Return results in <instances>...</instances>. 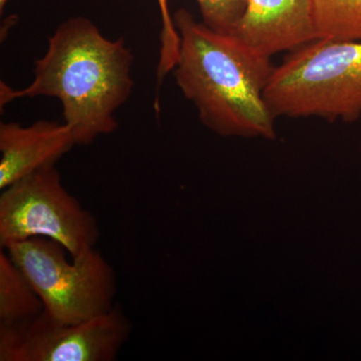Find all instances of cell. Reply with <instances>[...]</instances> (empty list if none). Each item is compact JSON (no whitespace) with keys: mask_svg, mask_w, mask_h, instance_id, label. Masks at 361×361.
I'll list each match as a JSON object with an SVG mask.
<instances>
[{"mask_svg":"<svg viewBox=\"0 0 361 361\" xmlns=\"http://www.w3.org/2000/svg\"><path fill=\"white\" fill-rule=\"evenodd\" d=\"M173 20L180 37L176 82L202 123L223 137L274 139L275 116L264 99L275 68L270 56L197 21L187 9Z\"/></svg>","mask_w":361,"mask_h":361,"instance_id":"7a4b0ae2","label":"cell"},{"mask_svg":"<svg viewBox=\"0 0 361 361\" xmlns=\"http://www.w3.org/2000/svg\"><path fill=\"white\" fill-rule=\"evenodd\" d=\"M158 4L160 6L163 27L161 33L160 59L157 68V89L160 87L166 75L174 70L180 51L179 33L169 11L168 0H158Z\"/></svg>","mask_w":361,"mask_h":361,"instance_id":"7c38bea8","label":"cell"},{"mask_svg":"<svg viewBox=\"0 0 361 361\" xmlns=\"http://www.w3.org/2000/svg\"><path fill=\"white\" fill-rule=\"evenodd\" d=\"M233 35L268 56L315 39L312 0H247Z\"/></svg>","mask_w":361,"mask_h":361,"instance_id":"52a82bcc","label":"cell"},{"mask_svg":"<svg viewBox=\"0 0 361 361\" xmlns=\"http://www.w3.org/2000/svg\"><path fill=\"white\" fill-rule=\"evenodd\" d=\"M134 56L125 40L109 39L92 20L68 18L49 37L35 61V78L25 89H0L1 106L20 97H56L78 146L118 129L116 113L132 94Z\"/></svg>","mask_w":361,"mask_h":361,"instance_id":"6da1fadb","label":"cell"},{"mask_svg":"<svg viewBox=\"0 0 361 361\" xmlns=\"http://www.w3.org/2000/svg\"><path fill=\"white\" fill-rule=\"evenodd\" d=\"M315 39L361 42V0H312Z\"/></svg>","mask_w":361,"mask_h":361,"instance_id":"30bf717a","label":"cell"},{"mask_svg":"<svg viewBox=\"0 0 361 361\" xmlns=\"http://www.w3.org/2000/svg\"><path fill=\"white\" fill-rule=\"evenodd\" d=\"M56 322L80 323L109 312L116 305L118 282L113 266L96 250L66 259L65 247L35 237L7 247Z\"/></svg>","mask_w":361,"mask_h":361,"instance_id":"277c9868","label":"cell"},{"mask_svg":"<svg viewBox=\"0 0 361 361\" xmlns=\"http://www.w3.org/2000/svg\"><path fill=\"white\" fill-rule=\"evenodd\" d=\"M132 330L118 303L80 323L56 322L44 310L30 322L0 325V361H113Z\"/></svg>","mask_w":361,"mask_h":361,"instance_id":"8992f818","label":"cell"},{"mask_svg":"<svg viewBox=\"0 0 361 361\" xmlns=\"http://www.w3.org/2000/svg\"><path fill=\"white\" fill-rule=\"evenodd\" d=\"M203 23L216 32L232 33L241 20L247 0H196Z\"/></svg>","mask_w":361,"mask_h":361,"instance_id":"8fae6325","label":"cell"},{"mask_svg":"<svg viewBox=\"0 0 361 361\" xmlns=\"http://www.w3.org/2000/svg\"><path fill=\"white\" fill-rule=\"evenodd\" d=\"M44 310L35 287L6 250L0 252V325L30 322Z\"/></svg>","mask_w":361,"mask_h":361,"instance_id":"9c48e42d","label":"cell"},{"mask_svg":"<svg viewBox=\"0 0 361 361\" xmlns=\"http://www.w3.org/2000/svg\"><path fill=\"white\" fill-rule=\"evenodd\" d=\"M7 1H8V0H0V11H4V6H6Z\"/></svg>","mask_w":361,"mask_h":361,"instance_id":"4fadbf2b","label":"cell"},{"mask_svg":"<svg viewBox=\"0 0 361 361\" xmlns=\"http://www.w3.org/2000/svg\"><path fill=\"white\" fill-rule=\"evenodd\" d=\"M77 145L66 123L39 121L28 127L0 123V189L40 169L56 166Z\"/></svg>","mask_w":361,"mask_h":361,"instance_id":"ba28073f","label":"cell"},{"mask_svg":"<svg viewBox=\"0 0 361 361\" xmlns=\"http://www.w3.org/2000/svg\"><path fill=\"white\" fill-rule=\"evenodd\" d=\"M272 115L355 122L361 116V42L313 39L275 66L264 92Z\"/></svg>","mask_w":361,"mask_h":361,"instance_id":"3957f363","label":"cell"},{"mask_svg":"<svg viewBox=\"0 0 361 361\" xmlns=\"http://www.w3.org/2000/svg\"><path fill=\"white\" fill-rule=\"evenodd\" d=\"M35 237L58 242L71 258L94 249L101 237L97 218L66 189L56 166L26 176L0 195L1 249Z\"/></svg>","mask_w":361,"mask_h":361,"instance_id":"5b68a950","label":"cell"}]
</instances>
